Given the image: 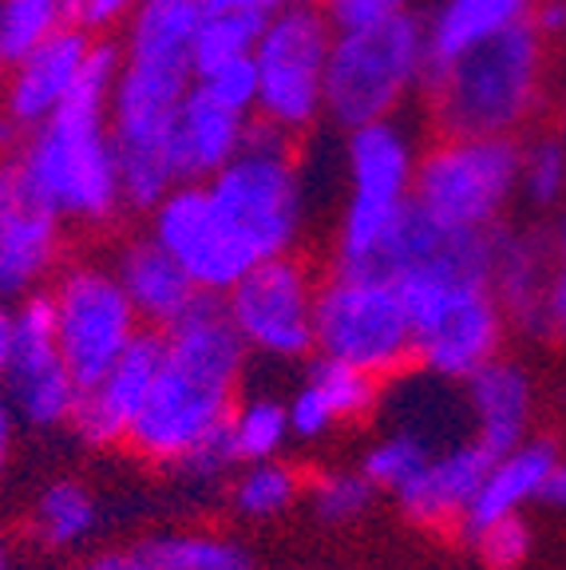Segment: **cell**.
Segmentation results:
<instances>
[{"label":"cell","instance_id":"cell-31","mask_svg":"<svg viewBox=\"0 0 566 570\" xmlns=\"http://www.w3.org/2000/svg\"><path fill=\"white\" fill-rule=\"evenodd\" d=\"M68 24H76V0H0V68L25 60Z\"/></svg>","mask_w":566,"mask_h":570},{"label":"cell","instance_id":"cell-39","mask_svg":"<svg viewBox=\"0 0 566 570\" xmlns=\"http://www.w3.org/2000/svg\"><path fill=\"white\" fill-rule=\"evenodd\" d=\"M139 0H76V24H84L88 32H111L135 12Z\"/></svg>","mask_w":566,"mask_h":570},{"label":"cell","instance_id":"cell-45","mask_svg":"<svg viewBox=\"0 0 566 570\" xmlns=\"http://www.w3.org/2000/svg\"><path fill=\"white\" fill-rule=\"evenodd\" d=\"M543 499H547L550 508H563L566 511V463L558 460V468L550 472L547 488H543Z\"/></svg>","mask_w":566,"mask_h":570},{"label":"cell","instance_id":"cell-35","mask_svg":"<svg viewBox=\"0 0 566 570\" xmlns=\"http://www.w3.org/2000/svg\"><path fill=\"white\" fill-rule=\"evenodd\" d=\"M305 495H310V508L321 523L345 527V523H357V519L369 515L372 499H377V483H372L364 472H345V468H336V472H321L318 480H310Z\"/></svg>","mask_w":566,"mask_h":570},{"label":"cell","instance_id":"cell-40","mask_svg":"<svg viewBox=\"0 0 566 570\" xmlns=\"http://www.w3.org/2000/svg\"><path fill=\"white\" fill-rule=\"evenodd\" d=\"M543 337L566 345V262L563 258H558L547 285V297H543Z\"/></svg>","mask_w":566,"mask_h":570},{"label":"cell","instance_id":"cell-38","mask_svg":"<svg viewBox=\"0 0 566 570\" xmlns=\"http://www.w3.org/2000/svg\"><path fill=\"white\" fill-rule=\"evenodd\" d=\"M325 9L336 28H364V24H381V20H392V17H400V12H408L412 0H333Z\"/></svg>","mask_w":566,"mask_h":570},{"label":"cell","instance_id":"cell-18","mask_svg":"<svg viewBox=\"0 0 566 570\" xmlns=\"http://www.w3.org/2000/svg\"><path fill=\"white\" fill-rule=\"evenodd\" d=\"M491 460L496 455L487 452L476 436L456 440V444L432 452V460L397 491V503L404 511V519L417 527H432V531L460 527L479 483H484L487 468H491Z\"/></svg>","mask_w":566,"mask_h":570},{"label":"cell","instance_id":"cell-2","mask_svg":"<svg viewBox=\"0 0 566 570\" xmlns=\"http://www.w3.org/2000/svg\"><path fill=\"white\" fill-rule=\"evenodd\" d=\"M119 68L124 48L96 36L68 104L32 127L9 159L20 190L64 226H107L124 214L116 142L107 124Z\"/></svg>","mask_w":566,"mask_h":570},{"label":"cell","instance_id":"cell-24","mask_svg":"<svg viewBox=\"0 0 566 570\" xmlns=\"http://www.w3.org/2000/svg\"><path fill=\"white\" fill-rule=\"evenodd\" d=\"M555 468H558V452L550 440H523L511 452L496 455L491 468H487L484 483H479L476 499H471L460 531L476 534L484 527L499 523V519L519 515L531 499H543V488H547Z\"/></svg>","mask_w":566,"mask_h":570},{"label":"cell","instance_id":"cell-46","mask_svg":"<svg viewBox=\"0 0 566 570\" xmlns=\"http://www.w3.org/2000/svg\"><path fill=\"white\" fill-rule=\"evenodd\" d=\"M550 127H555L566 142V71H563V80L555 83V99H550Z\"/></svg>","mask_w":566,"mask_h":570},{"label":"cell","instance_id":"cell-23","mask_svg":"<svg viewBox=\"0 0 566 570\" xmlns=\"http://www.w3.org/2000/svg\"><path fill=\"white\" fill-rule=\"evenodd\" d=\"M463 401L471 412V436L491 455L511 452L527 440V424L535 412V384L515 361H487L479 373L463 381Z\"/></svg>","mask_w":566,"mask_h":570},{"label":"cell","instance_id":"cell-17","mask_svg":"<svg viewBox=\"0 0 566 570\" xmlns=\"http://www.w3.org/2000/svg\"><path fill=\"white\" fill-rule=\"evenodd\" d=\"M91 45H96V32H88L84 24H68L56 36H48L45 45L32 48L25 60L4 68V76H0V111L20 131H32L48 116H56L76 91Z\"/></svg>","mask_w":566,"mask_h":570},{"label":"cell","instance_id":"cell-30","mask_svg":"<svg viewBox=\"0 0 566 570\" xmlns=\"http://www.w3.org/2000/svg\"><path fill=\"white\" fill-rule=\"evenodd\" d=\"M139 554L147 570H254V559L242 543L226 534H155L139 543Z\"/></svg>","mask_w":566,"mask_h":570},{"label":"cell","instance_id":"cell-28","mask_svg":"<svg viewBox=\"0 0 566 570\" xmlns=\"http://www.w3.org/2000/svg\"><path fill=\"white\" fill-rule=\"evenodd\" d=\"M519 203L531 214H555L566 203V142L547 124L519 139Z\"/></svg>","mask_w":566,"mask_h":570},{"label":"cell","instance_id":"cell-11","mask_svg":"<svg viewBox=\"0 0 566 570\" xmlns=\"http://www.w3.org/2000/svg\"><path fill=\"white\" fill-rule=\"evenodd\" d=\"M56 341L80 384H91L135 345L147 325L127 297L116 269L104 262H71L48 285Z\"/></svg>","mask_w":566,"mask_h":570},{"label":"cell","instance_id":"cell-27","mask_svg":"<svg viewBox=\"0 0 566 570\" xmlns=\"http://www.w3.org/2000/svg\"><path fill=\"white\" fill-rule=\"evenodd\" d=\"M99 527V503L84 483L56 480L36 499L32 531L48 551H71V547L88 543Z\"/></svg>","mask_w":566,"mask_h":570},{"label":"cell","instance_id":"cell-7","mask_svg":"<svg viewBox=\"0 0 566 570\" xmlns=\"http://www.w3.org/2000/svg\"><path fill=\"white\" fill-rule=\"evenodd\" d=\"M318 353L377 381L417 365V330L404 289L381 269H333L318 289Z\"/></svg>","mask_w":566,"mask_h":570},{"label":"cell","instance_id":"cell-29","mask_svg":"<svg viewBox=\"0 0 566 570\" xmlns=\"http://www.w3.org/2000/svg\"><path fill=\"white\" fill-rule=\"evenodd\" d=\"M305 488H310V483L301 480L297 468L285 463L282 455H274V460L242 463L231 483V499L238 515L266 523V519H277L297 508V499L305 495Z\"/></svg>","mask_w":566,"mask_h":570},{"label":"cell","instance_id":"cell-47","mask_svg":"<svg viewBox=\"0 0 566 570\" xmlns=\"http://www.w3.org/2000/svg\"><path fill=\"white\" fill-rule=\"evenodd\" d=\"M9 348H12V302L0 297V368L9 361Z\"/></svg>","mask_w":566,"mask_h":570},{"label":"cell","instance_id":"cell-37","mask_svg":"<svg viewBox=\"0 0 566 570\" xmlns=\"http://www.w3.org/2000/svg\"><path fill=\"white\" fill-rule=\"evenodd\" d=\"M468 539L487 570H519L531 554V527L523 515H507L484 531L468 534Z\"/></svg>","mask_w":566,"mask_h":570},{"label":"cell","instance_id":"cell-4","mask_svg":"<svg viewBox=\"0 0 566 570\" xmlns=\"http://www.w3.org/2000/svg\"><path fill=\"white\" fill-rule=\"evenodd\" d=\"M420 139L400 116L345 131L341 178L345 195L333 230V269H372L400 214L412 206Z\"/></svg>","mask_w":566,"mask_h":570},{"label":"cell","instance_id":"cell-41","mask_svg":"<svg viewBox=\"0 0 566 570\" xmlns=\"http://www.w3.org/2000/svg\"><path fill=\"white\" fill-rule=\"evenodd\" d=\"M531 24L547 36L550 45H563L566 40V0H539L531 12Z\"/></svg>","mask_w":566,"mask_h":570},{"label":"cell","instance_id":"cell-20","mask_svg":"<svg viewBox=\"0 0 566 570\" xmlns=\"http://www.w3.org/2000/svg\"><path fill=\"white\" fill-rule=\"evenodd\" d=\"M381 401V381L364 368L333 361V356H313L305 365L297 392L290 401V428L297 440H321L333 428L364 420Z\"/></svg>","mask_w":566,"mask_h":570},{"label":"cell","instance_id":"cell-48","mask_svg":"<svg viewBox=\"0 0 566 570\" xmlns=\"http://www.w3.org/2000/svg\"><path fill=\"white\" fill-rule=\"evenodd\" d=\"M547 230H550V242H555V254L566 262V203L558 206L555 214H550V226H547Z\"/></svg>","mask_w":566,"mask_h":570},{"label":"cell","instance_id":"cell-6","mask_svg":"<svg viewBox=\"0 0 566 570\" xmlns=\"http://www.w3.org/2000/svg\"><path fill=\"white\" fill-rule=\"evenodd\" d=\"M424 17L408 9L381 24L336 28L325 68V124L345 135L353 127L392 119L428 80Z\"/></svg>","mask_w":566,"mask_h":570},{"label":"cell","instance_id":"cell-34","mask_svg":"<svg viewBox=\"0 0 566 570\" xmlns=\"http://www.w3.org/2000/svg\"><path fill=\"white\" fill-rule=\"evenodd\" d=\"M266 17L246 9H206L203 28L195 40V71L214 68V63L238 60V56H254L257 40H262Z\"/></svg>","mask_w":566,"mask_h":570},{"label":"cell","instance_id":"cell-25","mask_svg":"<svg viewBox=\"0 0 566 570\" xmlns=\"http://www.w3.org/2000/svg\"><path fill=\"white\" fill-rule=\"evenodd\" d=\"M206 17V0H139L124 20L127 60L155 63V68L195 71V40Z\"/></svg>","mask_w":566,"mask_h":570},{"label":"cell","instance_id":"cell-16","mask_svg":"<svg viewBox=\"0 0 566 570\" xmlns=\"http://www.w3.org/2000/svg\"><path fill=\"white\" fill-rule=\"evenodd\" d=\"M163 365V333L143 330L135 345L119 356L104 376L80 389V401L71 412V432L88 448H127L135 420L150 396V384Z\"/></svg>","mask_w":566,"mask_h":570},{"label":"cell","instance_id":"cell-44","mask_svg":"<svg viewBox=\"0 0 566 570\" xmlns=\"http://www.w3.org/2000/svg\"><path fill=\"white\" fill-rule=\"evenodd\" d=\"M290 0H206V9H246L257 12V17H270V12L285 9Z\"/></svg>","mask_w":566,"mask_h":570},{"label":"cell","instance_id":"cell-43","mask_svg":"<svg viewBox=\"0 0 566 570\" xmlns=\"http://www.w3.org/2000/svg\"><path fill=\"white\" fill-rule=\"evenodd\" d=\"M17 412H12L9 396H4V389H0V475L9 472V463H12V448H17Z\"/></svg>","mask_w":566,"mask_h":570},{"label":"cell","instance_id":"cell-26","mask_svg":"<svg viewBox=\"0 0 566 570\" xmlns=\"http://www.w3.org/2000/svg\"><path fill=\"white\" fill-rule=\"evenodd\" d=\"M535 4L539 0H436V9L424 17L428 63L440 68V63L471 52L491 36L531 20Z\"/></svg>","mask_w":566,"mask_h":570},{"label":"cell","instance_id":"cell-21","mask_svg":"<svg viewBox=\"0 0 566 570\" xmlns=\"http://www.w3.org/2000/svg\"><path fill=\"white\" fill-rule=\"evenodd\" d=\"M111 269H116V277L124 282L127 297H131V305L139 309L147 330H159V333L170 330V325H175L178 317H186V313L198 305V297H203L195 277L186 274V269L170 258V249H163L147 230L119 242L116 254H111Z\"/></svg>","mask_w":566,"mask_h":570},{"label":"cell","instance_id":"cell-14","mask_svg":"<svg viewBox=\"0 0 566 570\" xmlns=\"http://www.w3.org/2000/svg\"><path fill=\"white\" fill-rule=\"evenodd\" d=\"M147 234L163 249H170V258L195 277L203 294L214 297H226L257 266L250 246L218 214L206 183H178L147 214Z\"/></svg>","mask_w":566,"mask_h":570},{"label":"cell","instance_id":"cell-1","mask_svg":"<svg viewBox=\"0 0 566 570\" xmlns=\"http://www.w3.org/2000/svg\"><path fill=\"white\" fill-rule=\"evenodd\" d=\"M250 345L226 302L203 294L186 317L163 330V365L135 420L127 448L139 460L178 468L203 440L226 428L246 381Z\"/></svg>","mask_w":566,"mask_h":570},{"label":"cell","instance_id":"cell-22","mask_svg":"<svg viewBox=\"0 0 566 570\" xmlns=\"http://www.w3.org/2000/svg\"><path fill=\"white\" fill-rule=\"evenodd\" d=\"M254 116H242L234 107L218 104L211 91H203L195 80L186 88L175 116V135H170V155L183 183H206L214 170H222L250 135Z\"/></svg>","mask_w":566,"mask_h":570},{"label":"cell","instance_id":"cell-15","mask_svg":"<svg viewBox=\"0 0 566 570\" xmlns=\"http://www.w3.org/2000/svg\"><path fill=\"white\" fill-rule=\"evenodd\" d=\"M64 262V223L20 190L12 163L0 159V297L48 289Z\"/></svg>","mask_w":566,"mask_h":570},{"label":"cell","instance_id":"cell-13","mask_svg":"<svg viewBox=\"0 0 566 570\" xmlns=\"http://www.w3.org/2000/svg\"><path fill=\"white\" fill-rule=\"evenodd\" d=\"M0 389L28 432H56L71 424L84 384L76 381L68 356L60 353L48 289L12 302V348L0 368Z\"/></svg>","mask_w":566,"mask_h":570},{"label":"cell","instance_id":"cell-50","mask_svg":"<svg viewBox=\"0 0 566 570\" xmlns=\"http://www.w3.org/2000/svg\"><path fill=\"white\" fill-rule=\"evenodd\" d=\"M321 4H333V0H321Z\"/></svg>","mask_w":566,"mask_h":570},{"label":"cell","instance_id":"cell-3","mask_svg":"<svg viewBox=\"0 0 566 570\" xmlns=\"http://www.w3.org/2000/svg\"><path fill=\"white\" fill-rule=\"evenodd\" d=\"M555 45L523 20L428 71L424 104L436 135H515L547 124Z\"/></svg>","mask_w":566,"mask_h":570},{"label":"cell","instance_id":"cell-42","mask_svg":"<svg viewBox=\"0 0 566 570\" xmlns=\"http://www.w3.org/2000/svg\"><path fill=\"white\" fill-rule=\"evenodd\" d=\"M71 570H147V562H143L139 547L135 551H104V554H91V559H84L80 567Z\"/></svg>","mask_w":566,"mask_h":570},{"label":"cell","instance_id":"cell-49","mask_svg":"<svg viewBox=\"0 0 566 570\" xmlns=\"http://www.w3.org/2000/svg\"><path fill=\"white\" fill-rule=\"evenodd\" d=\"M0 570H12V559H9V547L0 543Z\"/></svg>","mask_w":566,"mask_h":570},{"label":"cell","instance_id":"cell-5","mask_svg":"<svg viewBox=\"0 0 566 570\" xmlns=\"http://www.w3.org/2000/svg\"><path fill=\"white\" fill-rule=\"evenodd\" d=\"M206 190L257 262L297 254L310 218V187L293 135L254 119L242 151L206 178Z\"/></svg>","mask_w":566,"mask_h":570},{"label":"cell","instance_id":"cell-33","mask_svg":"<svg viewBox=\"0 0 566 570\" xmlns=\"http://www.w3.org/2000/svg\"><path fill=\"white\" fill-rule=\"evenodd\" d=\"M432 452H440V444H436L428 432L400 424V428H392L389 436H381L369 452H364L361 472L377 483V491L397 495V491L404 488V483L412 480L428 460H432Z\"/></svg>","mask_w":566,"mask_h":570},{"label":"cell","instance_id":"cell-9","mask_svg":"<svg viewBox=\"0 0 566 570\" xmlns=\"http://www.w3.org/2000/svg\"><path fill=\"white\" fill-rule=\"evenodd\" d=\"M336 24L321 0H290L285 9L270 12L254 48V119L293 139L310 135L325 119V68Z\"/></svg>","mask_w":566,"mask_h":570},{"label":"cell","instance_id":"cell-8","mask_svg":"<svg viewBox=\"0 0 566 570\" xmlns=\"http://www.w3.org/2000/svg\"><path fill=\"white\" fill-rule=\"evenodd\" d=\"M412 203L448 230H496L519 203V139L436 135L420 151Z\"/></svg>","mask_w":566,"mask_h":570},{"label":"cell","instance_id":"cell-10","mask_svg":"<svg viewBox=\"0 0 566 570\" xmlns=\"http://www.w3.org/2000/svg\"><path fill=\"white\" fill-rule=\"evenodd\" d=\"M400 289L417 330V368L463 384L499 356L511 321L499 297L491 294V285L404 282Z\"/></svg>","mask_w":566,"mask_h":570},{"label":"cell","instance_id":"cell-19","mask_svg":"<svg viewBox=\"0 0 566 570\" xmlns=\"http://www.w3.org/2000/svg\"><path fill=\"white\" fill-rule=\"evenodd\" d=\"M558 266L555 242L543 226L499 223L491 234V294L507 321L527 333H543V297Z\"/></svg>","mask_w":566,"mask_h":570},{"label":"cell","instance_id":"cell-32","mask_svg":"<svg viewBox=\"0 0 566 570\" xmlns=\"http://www.w3.org/2000/svg\"><path fill=\"white\" fill-rule=\"evenodd\" d=\"M226 436L234 444L238 463L254 460H274L282 455V448L293 440L290 428V404L277 401V396H246V401L234 404L231 420H226Z\"/></svg>","mask_w":566,"mask_h":570},{"label":"cell","instance_id":"cell-12","mask_svg":"<svg viewBox=\"0 0 566 570\" xmlns=\"http://www.w3.org/2000/svg\"><path fill=\"white\" fill-rule=\"evenodd\" d=\"M318 274L297 254L257 262L231 294L222 297L250 353L297 365L318 353Z\"/></svg>","mask_w":566,"mask_h":570},{"label":"cell","instance_id":"cell-36","mask_svg":"<svg viewBox=\"0 0 566 570\" xmlns=\"http://www.w3.org/2000/svg\"><path fill=\"white\" fill-rule=\"evenodd\" d=\"M195 83L203 91H211L218 104L234 107L242 116L257 111V63L254 56H238V60L214 63V68L195 71Z\"/></svg>","mask_w":566,"mask_h":570}]
</instances>
